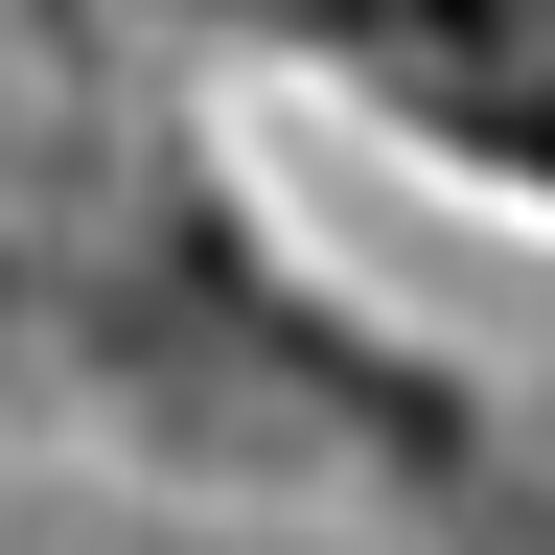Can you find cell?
<instances>
[{
    "label": "cell",
    "mask_w": 555,
    "mask_h": 555,
    "mask_svg": "<svg viewBox=\"0 0 555 555\" xmlns=\"http://www.w3.org/2000/svg\"><path fill=\"white\" fill-rule=\"evenodd\" d=\"M347 69H393V116L486 139L509 185H555V0H301Z\"/></svg>",
    "instance_id": "obj_1"
}]
</instances>
